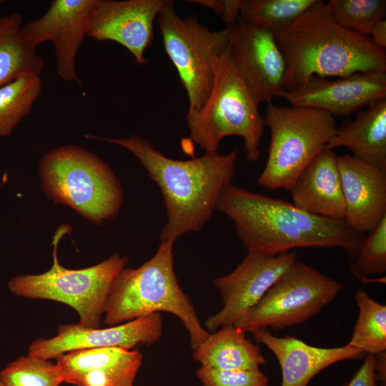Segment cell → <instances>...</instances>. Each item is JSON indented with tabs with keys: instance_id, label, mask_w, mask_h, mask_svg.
I'll return each mask as SVG.
<instances>
[{
	"instance_id": "cell-20",
	"label": "cell",
	"mask_w": 386,
	"mask_h": 386,
	"mask_svg": "<svg viewBox=\"0 0 386 386\" xmlns=\"http://www.w3.org/2000/svg\"><path fill=\"white\" fill-rule=\"evenodd\" d=\"M337 155L325 148L304 169L290 192L293 204L312 214L344 219L345 203Z\"/></svg>"
},
{
	"instance_id": "cell-19",
	"label": "cell",
	"mask_w": 386,
	"mask_h": 386,
	"mask_svg": "<svg viewBox=\"0 0 386 386\" xmlns=\"http://www.w3.org/2000/svg\"><path fill=\"white\" fill-rule=\"evenodd\" d=\"M277 357L282 372L280 386H308L311 380L327 367L346 360L362 359L366 353L348 344L338 347H318L294 336L279 337L269 330L252 332Z\"/></svg>"
},
{
	"instance_id": "cell-7",
	"label": "cell",
	"mask_w": 386,
	"mask_h": 386,
	"mask_svg": "<svg viewBox=\"0 0 386 386\" xmlns=\"http://www.w3.org/2000/svg\"><path fill=\"white\" fill-rule=\"evenodd\" d=\"M66 227H59L54 236L51 268L37 274H17L7 287L14 295L59 302L73 308L79 315V324L99 328L104 315L113 283L126 267L128 258L114 254L107 259L89 267L68 269L57 257V247Z\"/></svg>"
},
{
	"instance_id": "cell-21",
	"label": "cell",
	"mask_w": 386,
	"mask_h": 386,
	"mask_svg": "<svg viewBox=\"0 0 386 386\" xmlns=\"http://www.w3.org/2000/svg\"><path fill=\"white\" fill-rule=\"evenodd\" d=\"M344 147L353 157L386 171V99L377 101L337 127L325 148Z\"/></svg>"
},
{
	"instance_id": "cell-29",
	"label": "cell",
	"mask_w": 386,
	"mask_h": 386,
	"mask_svg": "<svg viewBox=\"0 0 386 386\" xmlns=\"http://www.w3.org/2000/svg\"><path fill=\"white\" fill-rule=\"evenodd\" d=\"M368 233L350 264L352 275L364 282L386 272V217Z\"/></svg>"
},
{
	"instance_id": "cell-15",
	"label": "cell",
	"mask_w": 386,
	"mask_h": 386,
	"mask_svg": "<svg viewBox=\"0 0 386 386\" xmlns=\"http://www.w3.org/2000/svg\"><path fill=\"white\" fill-rule=\"evenodd\" d=\"M169 0H97L87 36L121 44L142 66L154 38V22Z\"/></svg>"
},
{
	"instance_id": "cell-3",
	"label": "cell",
	"mask_w": 386,
	"mask_h": 386,
	"mask_svg": "<svg viewBox=\"0 0 386 386\" xmlns=\"http://www.w3.org/2000/svg\"><path fill=\"white\" fill-rule=\"evenodd\" d=\"M273 34L285 63L284 91L300 87L314 76L386 72L385 50L369 37L342 27L321 0Z\"/></svg>"
},
{
	"instance_id": "cell-31",
	"label": "cell",
	"mask_w": 386,
	"mask_h": 386,
	"mask_svg": "<svg viewBox=\"0 0 386 386\" xmlns=\"http://www.w3.org/2000/svg\"><path fill=\"white\" fill-rule=\"evenodd\" d=\"M375 355L366 354L362 366L344 386H377L375 372Z\"/></svg>"
},
{
	"instance_id": "cell-27",
	"label": "cell",
	"mask_w": 386,
	"mask_h": 386,
	"mask_svg": "<svg viewBox=\"0 0 386 386\" xmlns=\"http://www.w3.org/2000/svg\"><path fill=\"white\" fill-rule=\"evenodd\" d=\"M335 21L346 30L369 37L373 27L385 19V0H330L327 3Z\"/></svg>"
},
{
	"instance_id": "cell-28",
	"label": "cell",
	"mask_w": 386,
	"mask_h": 386,
	"mask_svg": "<svg viewBox=\"0 0 386 386\" xmlns=\"http://www.w3.org/2000/svg\"><path fill=\"white\" fill-rule=\"evenodd\" d=\"M56 364L27 355L9 363L0 372V386H61Z\"/></svg>"
},
{
	"instance_id": "cell-4",
	"label": "cell",
	"mask_w": 386,
	"mask_h": 386,
	"mask_svg": "<svg viewBox=\"0 0 386 386\" xmlns=\"http://www.w3.org/2000/svg\"><path fill=\"white\" fill-rule=\"evenodd\" d=\"M173 247L172 243L161 241L150 259L119 272L107 302L104 323L109 327L159 312H169L182 322L194 350L209 332L202 327L193 304L179 286Z\"/></svg>"
},
{
	"instance_id": "cell-12",
	"label": "cell",
	"mask_w": 386,
	"mask_h": 386,
	"mask_svg": "<svg viewBox=\"0 0 386 386\" xmlns=\"http://www.w3.org/2000/svg\"><path fill=\"white\" fill-rule=\"evenodd\" d=\"M229 51L244 83L261 102H271L284 91L285 63L272 31L239 18L227 27Z\"/></svg>"
},
{
	"instance_id": "cell-13",
	"label": "cell",
	"mask_w": 386,
	"mask_h": 386,
	"mask_svg": "<svg viewBox=\"0 0 386 386\" xmlns=\"http://www.w3.org/2000/svg\"><path fill=\"white\" fill-rule=\"evenodd\" d=\"M97 0H52L40 17L22 25L28 42L36 47L50 41L56 58V72L66 81H78L76 57L87 36Z\"/></svg>"
},
{
	"instance_id": "cell-22",
	"label": "cell",
	"mask_w": 386,
	"mask_h": 386,
	"mask_svg": "<svg viewBox=\"0 0 386 386\" xmlns=\"http://www.w3.org/2000/svg\"><path fill=\"white\" fill-rule=\"evenodd\" d=\"M192 357L202 367L221 370H257L267 363L260 347L234 325L209 332L193 350Z\"/></svg>"
},
{
	"instance_id": "cell-11",
	"label": "cell",
	"mask_w": 386,
	"mask_h": 386,
	"mask_svg": "<svg viewBox=\"0 0 386 386\" xmlns=\"http://www.w3.org/2000/svg\"><path fill=\"white\" fill-rule=\"evenodd\" d=\"M296 261L295 252L277 255L248 252L231 273L214 279L222 307L207 319V331L213 332L239 322Z\"/></svg>"
},
{
	"instance_id": "cell-6",
	"label": "cell",
	"mask_w": 386,
	"mask_h": 386,
	"mask_svg": "<svg viewBox=\"0 0 386 386\" xmlns=\"http://www.w3.org/2000/svg\"><path fill=\"white\" fill-rule=\"evenodd\" d=\"M39 174L48 199L97 225L113 219L123 204L122 187L112 169L81 146L62 145L45 153Z\"/></svg>"
},
{
	"instance_id": "cell-18",
	"label": "cell",
	"mask_w": 386,
	"mask_h": 386,
	"mask_svg": "<svg viewBox=\"0 0 386 386\" xmlns=\"http://www.w3.org/2000/svg\"><path fill=\"white\" fill-rule=\"evenodd\" d=\"M56 360L63 382L76 386H134L143 355L138 349L97 347L69 352Z\"/></svg>"
},
{
	"instance_id": "cell-1",
	"label": "cell",
	"mask_w": 386,
	"mask_h": 386,
	"mask_svg": "<svg viewBox=\"0 0 386 386\" xmlns=\"http://www.w3.org/2000/svg\"><path fill=\"white\" fill-rule=\"evenodd\" d=\"M214 210L232 220L248 252L277 255L297 247H338L355 259L363 239L344 219L312 214L293 203L232 183L219 192Z\"/></svg>"
},
{
	"instance_id": "cell-23",
	"label": "cell",
	"mask_w": 386,
	"mask_h": 386,
	"mask_svg": "<svg viewBox=\"0 0 386 386\" xmlns=\"http://www.w3.org/2000/svg\"><path fill=\"white\" fill-rule=\"evenodd\" d=\"M22 21L20 12L0 17V87L24 73L40 74L45 67L36 48L23 34Z\"/></svg>"
},
{
	"instance_id": "cell-17",
	"label": "cell",
	"mask_w": 386,
	"mask_h": 386,
	"mask_svg": "<svg viewBox=\"0 0 386 386\" xmlns=\"http://www.w3.org/2000/svg\"><path fill=\"white\" fill-rule=\"evenodd\" d=\"M345 203L344 220L357 233L372 230L386 217V171L353 156L337 157Z\"/></svg>"
},
{
	"instance_id": "cell-5",
	"label": "cell",
	"mask_w": 386,
	"mask_h": 386,
	"mask_svg": "<svg viewBox=\"0 0 386 386\" xmlns=\"http://www.w3.org/2000/svg\"><path fill=\"white\" fill-rule=\"evenodd\" d=\"M212 70L213 85L207 102L187 114L190 139L212 154L225 137H241L247 159L256 162L265 127L259 102L238 72L229 46L213 59Z\"/></svg>"
},
{
	"instance_id": "cell-8",
	"label": "cell",
	"mask_w": 386,
	"mask_h": 386,
	"mask_svg": "<svg viewBox=\"0 0 386 386\" xmlns=\"http://www.w3.org/2000/svg\"><path fill=\"white\" fill-rule=\"evenodd\" d=\"M264 120L271 137L267 160L257 183L290 192L300 173L335 133V120L319 109L272 102L267 104Z\"/></svg>"
},
{
	"instance_id": "cell-35",
	"label": "cell",
	"mask_w": 386,
	"mask_h": 386,
	"mask_svg": "<svg viewBox=\"0 0 386 386\" xmlns=\"http://www.w3.org/2000/svg\"><path fill=\"white\" fill-rule=\"evenodd\" d=\"M4 3V1L0 0V6Z\"/></svg>"
},
{
	"instance_id": "cell-34",
	"label": "cell",
	"mask_w": 386,
	"mask_h": 386,
	"mask_svg": "<svg viewBox=\"0 0 386 386\" xmlns=\"http://www.w3.org/2000/svg\"><path fill=\"white\" fill-rule=\"evenodd\" d=\"M376 361L375 365V372L376 379L380 380L382 383L385 384L386 377V354L385 352L375 355Z\"/></svg>"
},
{
	"instance_id": "cell-25",
	"label": "cell",
	"mask_w": 386,
	"mask_h": 386,
	"mask_svg": "<svg viewBox=\"0 0 386 386\" xmlns=\"http://www.w3.org/2000/svg\"><path fill=\"white\" fill-rule=\"evenodd\" d=\"M359 314L349 345L366 354L377 355L386 350V306L372 299L365 291L355 295Z\"/></svg>"
},
{
	"instance_id": "cell-33",
	"label": "cell",
	"mask_w": 386,
	"mask_h": 386,
	"mask_svg": "<svg viewBox=\"0 0 386 386\" xmlns=\"http://www.w3.org/2000/svg\"><path fill=\"white\" fill-rule=\"evenodd\" d=\"M372 43L380 49H386V21L378 22L371 31L369 36Z\"/></svg>"
},
{
	"instance_id": "cell-10",
	"label": "cell",
	"mask_w": 386,
	"mask_h": 386,
	"mask_svg": "<svg viewBox=\"0 0 386 386\" xmlns=\"http://www.w3.org/2000/svg\"><path fill=\"white\" fill-rule=\"evenodd\" d=\"M343 289L341 282L297 260L234 326L252 333L299 325L320 312Z\"/></svg>"
},
{
	"instance_id": "cell-30",
	"label": "cell",
	"mask_w": 386,
	"mask_h": 386,
	"mask_svg": "<svg viewBox=\"0 0 386 386\" xmlns=\"http://www.w3.org/2000/svg\"><path fill=\"white\" fill-rule=\"evenodd\" d=\"M197 377L202 386H268V378L257 370H221L200 367Z\"/></svg>"
},
{
	"instance_id": "cell-26",
	"label": "cell",
	"mask_w": 386,
	"mask_h": 386,
	"mask_svg": "<svg viewBox=\"0 0 386 386\" xmlns=\"http://www.w3.org/2000/svg\"><path fill=\"white\" fill-rule=\"evenodd\" d=\"M315 0H242L240 18L274 32L292 21Z\"/></svg>"
},
{
	"instance_id": "cell-2",
	"label": "cell",
	"mask_w": 386,
	"mask_h": 386,
	"mask_svg": "<svg viewBox=\"0 0 386 386\" xmlns=\"http://www.w3.org/2000/svg\"><path fill=\"white\" fill-rule=\"evenodd\" d=\"M85 137L121 146L139 160L163 196L168 219L161 231V241L172 244L182 235L197 232L205 225L214 210L219 192L231 183L235 172L237 149L226 154L205 153L198 158L175 160L138 135Z\"/></svg>"
},
{
	"instance_id": "cell-14",
	"label": "cell",
	"mask_w": 386,
	"mask_h": 386,
	"mask_svg": "<svg viewBox=\"0 0 386 386\" xmlns=\"http://www.w3.org/2000/svg\"><path fill=\"white\" fill-rule=\"evenodd\" d=\"M163 332V320L154 313L106 328H89L79 323L60 325L51 338H38L29 346L28 355L44 360L56 359L77 350L121 347L134 350L139 345L151 346Z\"/></svg>"
},
{
	"instance_id": "cell-9",
	"label": "cell",
	"mask_w": 386,
	"mask_h": 386,
	"mask_svg": "<svg viewBox=\"0 0 386 386\" xmlns=\"http://www.w3.org/2000/svg\"><path fill=\"white\" fill-rule=\"evenodd\" d=\"M157 20L165 51L186 90L187 112L197 111L212 90V60L229 46V29L212 31L193 14L182 19L176 13L173 3L159 14Z\"/></svg>"
},
{
	"instance_id": "cell-32",
	"label": "cell",
	"mask_w": 386,
	"mask_h": 386,
	"mask_svg": "<svg viewBox=\"0 0 386 386\" xmlns=\"http://www.w3.org/2000/svg\"><path fill=\"white\" fill-rule=\"evenodd\" d=\"M242 0H222L223 8L220 15L226 27L234 24L240 18Z\"/></svg>"
},
{
	"instance_id": "cell-24",
	"label": "cell",
	"mask_w": 386,
	"mask_h": 386,
	"mask_svg": "<svg viewBox=\"0 0 386 386\" xmlns=\"http://www.w3.org/2000/svg\"><path fill=\"white\" fill-rule=\"evenodd\" d=\"M42 90L40 74L24 73L0 87V137L9 136L31 108Z\"/></svg>"
},
{
	"instance_id": "cell-16",
	"label": "cell",
	"mask_w": 386,
	"mask_h": 386,
	"mask_svg": "<svg viewBox=\"0 0 386 386\" xmlns=\"http://www.w3.org/2000/svg\"><path fill=\"white\" fill-rule=\"evenodd\" d=\"M279 97L291 105L348 117L365 106L386 99V72L370 71L329 80L314 76L304 85Z\"/></svg>"
}]
</instances>
